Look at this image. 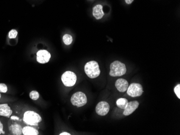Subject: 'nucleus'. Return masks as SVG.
Masks as SVG:
<instances>
[{"mask_svg": "<svg viewBox=\"0 0 180 135\" xmlns=\"http://www.w3.org/2000/svg\"><path fill=\"white\" fill-rule=\"evenodd\" d=\"M84 70L86 75L91 79L98 77L100 74L99 65L95 61H90L85 65Z\"/></svg>", "mask_w": 180, "mask_h": 135, "instance_id": "1", "label": "nucleus"}, {"mask_svg": "<svg viewBox=\"0 0 180 135\" xmlns=\"http://www.w3.org/2000/svg\"><path fill=\"white\" fill-rule=\"evenodd\" d=\"M126 65L119 61H115L110 65V75L112 77H121L126 73Z\"/></svg>", "mask_w": 180, "mask_h": 135, "instance_id": "2", "label": "nucleus"}, {"mask_svg": "<svg viewBox=\"0 0 180 135\" xmlns=\"http://www.w3.org/2000/svg\"><path fill=\"white\" fill-rule=\"evenodd\" d=\"M23 120L28 125H37L42 120L41 117L33 111H27L24 114Z\"/></svg>", "mask_w": 180, "mask_h": 135, "instance_id": "3", "label": "nucleus"}, {"mask_svg": "<svg viewBox=\"0 0 180 135\" xmlns=\"http://www.w3.org/2000/svg\"><path fill=\"white\" fill-rule=\"evenodd\" d=\"M87 97L85 94L81 91L75 93L71 97V102L73 106L78 107H83L87 103Z\"/></svg>", "mask_w": 180, "mask_h": 135, "instance_id": "4", "label": "nucleus"}, {"mask_svg": "<svg viewBox=\"0 0 180 135\" xmlns=\"http://www.w3.org/2000/svg\"><path fill=\"white\" fill-rule=\"evenodd\" d=\"M63 83L66 87H72L75 85L77 81V76L71 71H66L62 76Z\"/></svg>", "mask_w": 180, "mask_h": 135, "instance_id": "5", "label": "nucleus"}, {"mask_svg": "<svg viewBox=\"0 0 180 135\" xmlns=\"http://www.w3.org/2000/svg\"><path fill=\"white\" fill-rule=\"evenodd\" d=\"M143 91V86L138 83H131L127 90V94L133 98L141 96Z\"/></svg>", "mask_w": 180, "mask_h": 135, "instance_id": "6", "label": "nucleus"}, {"mask_svg": "<svg viewBox=\"0 0 180 135\" xmlns=\"http://www.w3.org/2000/svg\"><path fill=\"white\" fill-rule=\"evenodd\" d=\"M110 105L105 101H101L98 103L95 111L100 116H105L110 111Z\"/></svg>", "mask_w": 180, "mask_h": 135, "instance_id": "7", "label": "nucleus"}, {"mask_svg": "<svg viewBox=\"0 0 180 135\" xmlns=\"http://www.w3.org/2000/svg\"><path fill=\"white\" fill-rule=\"evenodd\" d=\"M51 54L46 50H39L37 53V61L41 64H46L49 62Z\"/></svg>", "mask_w": 180, "mask_h": 135, "instance_id": "8", "label": "nucleus"}, {"mask_svg": "<svg viewBox=\"0 0 180 135\" xmlns=\"http://www.w3.org/2000/svg\"><path fill=\"white\" fill-rule=\"evenodd\" d=\"M139 106V103L137 101H133L129 102L128 105L126 108L124 109V115L125 116H129L132 114L135 110L138 108Z\"/></svg>", "mask_w": 180, "mask_h": 135, "instance_id": "9", "label": "nucleus"}, {"mask_svg": "<svg viewBox=\"0 0 180 135\" xmlns=\"http://www.w3.org/2000/svg\"><path fill=\"white\" fill-rule=\"evenodd\" d=\"M129 82L124 79H119L116 81V89L120 92L127 91L129 87Z\"/></svg>", "mask_w": 180, "mask_h": 135, "instance_id": "10", "label": "nucleus"}, {"mask_svg": "<svg viewBox=\"0 0 180 135\" xmlns=\"http://www.w3.org/2000/svg\"><path fill=\"white\" fill-rule=\"evenodd\" d=\"M12 113L13 111L8 104H0V116L9 117Z\"/></svg>", "mask_w": 180, "mask_h": 135, "instance_id": "11", "label": "nucleus"}, {"mask_svg": "<svg viewBox=\"0 0 180 135\" xmlns=\"http://www.w3.org/2000/svg\"><path fill=\"white\" fill-rule=\"evenodd\" d=\"M103 6L101 4H98L93 8V15L97 19H100L104 16V13L103 11Z\"/></svg>", "mask_w": 180, "mask_h": 135, "instance_id": "12", "label": "nucleus"}, {"mask_svg": "<svg viewBox=\"0 0 180 135\" xmlns=\"http://www.w3.org/2000/svg\"><path fill=\"white\" fill-rule=\"evenodd\" d=\"M22 133L24 135H37L39 133L33 127L26 126L22 129Z\"/></svg>", "mask_w": 180, "mask_h": 135, "instance_id": "13", "label": "nucleus"}, {"mask_svg": "<svg viewBox=\"0 0 180 135\" xmlns=\"http://www.w3.org/2000/svg\"><path fill=\"white\" fill-rule=\"evenodd\" d=\"M10 131L13 135H22V128L20 125H12L10 127Z\"/></svg>", "mask_w": 180, "mask_h": 135, "instance_id": "14", "label": "nucleus"}, {"mask_svg": "<svg viewBox=\"0 0 180 135\" xmlns=\"http://www.w3.org/2000/svg\"><path fill=\"white\" fill-rule=\"evenodd\" d=\"M116 103V106H118L119 108L124 109L126 108L127 106L128 105L129 101L126 99L120 98V99H119L118 100H117Z\"/></svg>", "mask_w": 180, "mask_h": 135, "instance_id": "15", "label": "nucleus"}, {"mask_svg": "<svg viewBox=\"0 0 180 135\" xmlns=\"http://www.w3.org/2000/svg\"><path fill=\"white\" fill-rule=\"evenodd\" d=\"M63 40L64 43V44L66 45H70L73 41V38L71 36L68 34L65 35L63 37Z\"/></svg>", "mask_w": 180, "mask_h": 135, "instance_id": "16", "label": "nucleus"}, {"mask_svg": "<svg viewBox=\"0 0 180 135\" xmlns=\"http://www.w3.org/2000/svg\"><path fill=\"white\" fill-rule=\"evenodd\" d=\"M29 96L32 100H37L39 99V94L37 91H33L30 93Z\"/></svg>", "mask_w": 180, "mask_h": 135, "instance_id": "17", "label": "nucleus"}, {"mask_svg": "<svg viewBox=\"0 0 180 135\" xmlns=\"http://www.w3.org/2000/svg\"><path fill=\"white\" fill-rule=\"evenodd\" d=\"M17 34H18V32H17V31L16 30H11L10 31V32H9V38H11V39H12V38H15L17 36Z\"/></svg>", "mask_w": 180, "mask_h": 135, "instance_id": "18", "label": "nucleus"}, {"mask_svg": "<svg viewBox=\"0 0 180 135\" xmlns=\"http://www.w3.org/2000/svg\"><path fill=\"white\" fill-rule=\"evenodd\" d=\"M8 91V87L6 84L0 83V93H6Z\"/></svg>", "mask_w": 180, "mask_h": 135, "instance_id": "19", "label": "nucleus"}, {"mask_svg": "<svg viewBox=\"0 0 180 135\" xmlns=\"http://www.w3.org/2000/svg\"><path fill=\"white\" fill-rule=\"evenodd\" d=\"M174 92L176 94V96H178V98L180 99V85L178 84V85L176 86L174 88Z\"/></svg>", "mask_w": 180, "mask_h": 135, "instance_id": "20", "label": "nucleus"}, {"mask_svg": "<svg viewBox=\"0 0 180 135\" xmlns=\"http://www.w3.org/2000/svg\"><path fill=\"white\" fill-rule=\"evenodd\" d=\"M3 126L2 123L1 122V121H0V135L3 133Z\"/></svg>", "mask_w": 180, "mask_h": 135, "instance_id": "21", "label": "nucleus"}, {"mask_svg": "<svg viewBox=\"0 0 180 135\" xmlns=\"http://www.w3.org/2000/svg\"><path fill=\"white\" fill-rule=\"evenodd\" d=\"M125 2L127 4H130L132 3L134 0H125Z\"/></svg>", "mask_w": 180, "mask_h": 135, "instance_id": "22", "label": "nucleus"}, {"mask_svg": "<svg viewBox=\"0 0 180 135\" xmlns=\"http://www.w3.org/2000/svg\"><path fill=\"white\" fill-rule=\"evenodd\" d=\"M60 135H70V133H66V132H64V133H60L59 134Z\"/></svg>", "mask_w": 180, "mask_h": 135, "instance_id": "23", "label": "nucleus"}, {"mask_svg": "<svg viewBox=\"0 0 180 135\" xmlns=\"http://www.w3.org/2000/svg\"><path fill=\"white\" fill-rule=\"evenodd\" d=\"M1 94H0V99H1Z\"/></svg>", "mask_w": 180, "mask_h": 135, "instance_id": "24", "label": "nucleus"}]
</instances>
